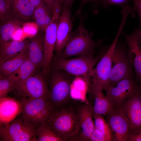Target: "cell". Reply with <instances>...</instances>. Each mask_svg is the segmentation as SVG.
Returning <instances> with one entry per match:
<instances>
[{"instance_id":"29","label":"cell","mask_w":141,"mask_h":141,"mask_svg":"<svg viewBox=\"0 0 141 141\" xmlns=\"http://www.w3.org/2000/svg\"><path fill=\"white\" fill-rule=\"evenodd\" d=\"M11 17L10 0H0V20Z\"/></svg>"},{"instance_id":"9","label":"cell","mask_w":141,"mask_h":141,"mask_svg":"<svg viewBox=\"0 0 141 141\" xmlns=\"http://www.w3.org/2000/svg\"><path fill=\"white\" fill-rule=\"evenodd\" d=\"M121 31V30H119L113 43L96 67L91 71L89 74L91 83L100 87L106 92L110 85L109 78L112 56Z\"/></svg>"},{"instance_id":"14","label":"cell","mask_w":141,"mask_h":141,"mask_svg":"<svg viewBox=\"0 0 141 141\" xmlns=\"http://www.w3.org/2000/svg\"><path fill=\"white\" fill-rule=\"evenodd\" d=\"M130 69L127 59L123 49L116 44L111 58L109 78L110 85L129 77Z\"/></svg>"},{"instance_id":"34","label":"cell","mask_w":141,"mask_h":141,"mask_svg":"<svg viewBox=\"0 0 141 141\" xmlns=\"http://www.w3.org/2000/svg\"><path fill=\"white\" fill-rule=\"evenodd\" d=\"M134 3V10L138 12L141 22V0H133Z\"/></svg>"},{"instance_id":"39","label":"cell","mask_w":141,"mask_h":141,"mask_svg":"<svg viewBox=\"0 0 141 141\" xmlns=\"http://www.w3.org/2000/svg\"><path fill=\"white\" fill-rule=\"evenodd\" d=\"M139 93L140 95V97L141 98V90L140 91L139 90Z\"/></svg>"},{"instance_id":"3","label":"cell","mask_w":141,"mask_h":141,"mask_svg":"<svg viewBox=\"0 0 141 141\" xmlns=\"http://www.w3.org/2000/svg\"><path fill=\"white\" fill-rule=\"evenodd\" d=\"M93 54L68 59L54 56L51 68L59 69L74 76L82 77L87 84L91 82L89 74L97 61Z\"/></svg>"},{"instance_id":"11","label":"cell","mask_w":141,"mask_h":141,"mask_svg":"<svg viewBox=\"0 0 141 141\" xmlns=\"http://www.w3.org/2000/svg\"><path fill=\"white\" fill-rule=\"evenodd\" d=\"M135 82L130 77L110 85L106 96L116 107H119L131 95L138 90Z\"/></svg>"},{"instance_id":"24","label":"cell","mask_w":141,"mask_h":141,"mask_svg":"<svg viewBox=\"0 0 141 141\" xmlns=\"http://www.w3.org/2000/svg\"><path fill=\"white\" fill-rule=\"evenodd\" d=\"M36 136V141H65L46 122L37 126Z\"/></svg>"},{"instance_id":"2","label":"cell","mask_w":141,"mask_h":141,"mask_svg":"<svg viewBox=\"0 0 141 141\" xmlns=\"http://www.w3.org/2000/svg\"><path fill=\"white\" fill-rule=\"evenodd\" d=\"M51 69L48 81L50 100L58 108L68 104L70 101V86L74 76L61 69Z\"/></svg>"},{"instance_id":"13","label":"cell","mask_w":141,"mask_h":141,"mask_svg":"<svg viewBox=\"0 0 141 141\" xmlns=\"http://www.w3.org/2000/svg\"><path fill=\"white\" fill-rule=\"evenodd\" d=\"M130 123V132L141 128V98L139 90L130 96L119 107Z\"/></svg>"},{"instance_id":"30","label":"cell","mask_w":141,"mask_h":141,"mask_svg":"<svg viewBox=\"0 0 141 141\" xmlns=\"http://www.w3.org/2000/svg\"><path fill=\"white\" fill-rule=\"evenodd\" d=\"M112 138L95 128L89 138V141H111Z\"/></svg>"},{"instance_id":"7","label":"cell","mask_w":141,"mask_h":141,"mask_svg":"<svg viewBox=\"0 0 141 141\" xmlns=\"http://www.w3.org/2000/svg\"><path fill=\"white\" fill-rule=\"evenodd\" d=\"M62 3L61 0L56 2L53 9L51 21L45 31L44 58L42 66V72L46 76L49 74L54 56L56 41L57 26L62 10Z\"/></svg>"},{"instance_id":"6","label":"cell","mask_w":141,"mask_h":141,"mask_svg":"<svg viewBox=\"0 0 141 141\" xmlns=\"http://www.w3.org/2000/svg\"><path fill=\"white\" fill-rule=\"evenodd\" d=\"M37 127L26 122L20 116L7 125L0 124V141H36Z\"/></svg>"},{"instance_id":"21","label":"cell","mask_w":141,"mask_h":141,"mask_svg":"<svg viewBox=\"0 0 141 141\" xmlns=\"http://www.w3.org/2000/svg\"><path fill=\"white\" fill-rule=\"evenodd\" d=\"M28 56V50L26 49L0 63V76L13 74L20 67Z\"/></svg>"},{"instance_id":"28","label":"cell","mask_w":141,"mask_h":141,"mask_svg":"<svg viewBox=\"0 0 141 141\" xmlns=\"http://www.w3.org/2000/svg\"><path fill=\"white\" fill-rule=\"evenodd\" d=\"M52 15V14L49 13L43 15L34 20L41 31L45 32L46 28L51 21Z\"/></svg>"},{"instance_id":"15","label":"cell","mask_w":141,"mask_h":141,"mask_svg":"<svg viewBox=\"0 0 141 141\" xmlns=\"http://www.w3.org/2000/svg\"><path fill=\"white\" fill-rule=\"evenodd\" d=\"M72 28L70 8L63 6L57 26L56 55L60 54L66 46L71 34Z\"/></svg>"},{"instance_id":"25","label":"cell","mask_w":141,"mask_h":141,"mask_svg":"<svg viewBox=\"0 0 141 141\" xmlns=\"http://www.w3.org/2000/svg\"><path fill=\"white\" fill-rule=\"evenodd\" d=\"M37 70L36 66L28 57L19 68L13 73L15 77L16 83L24 81L33 76Z\"/></svg>"},{"instance_id":"36","label":"cell","mask_w":141,"mask_h":141,"mask_svg":"<svg viewBox=\"0 0 141 141\" xmlns=\"http://www.w3.org/2000/svg\"><path fill=\"white\" fill-rule=\"evenodd\" d=\"M97 0H81V5H80V7L79 8L77 12V13L78 14H80V13H81V8L83 5L87 3V2H89L91 1H96Z\"/></svg>"},{"instance_id":"33","label":"cell","mask_w":141,"mask_h":141,"mask_svg":"<svg viewBox=\"0 0 141 141\" xmlns=\"http://www.w3.org/2000/svg\"><path fill=\"white\" fill-rule=\"evenodd\" d=\"M46 4L49 10L52 13L55 5L57 0H42Z\"/></svg>"},{"instance_id":"38","label":"cell","mask_w":141,"mask_h":141,"mask_svg":"<svg viewBox=\"0 0 141 141\" xmlns=\"http://www.w3.org/2000/svg\"><path fill=\"white\" fill-rule=\"evenodd\" d=\"M138 35L140 43L141 46V31L136 30Z\"/></svg>"},{"instance_id":"22","label":"cell","mask_w":141,"mask_h":141,"mask_svg":"<svg viewBox=\"0 0 141 141\" xmlns=\"http://www.w3.org/2000/svg\"><path fill=\"white\" fill-rule=\"evenodd\" d=\"M0 47L9 41L15 31L24 24L22 21L13 17L0 20Z\"/></svg>"},{"instance_id":"4","label":"cell","mask_w":141,"mask_h":141,"mask_svg":"<svg viewBox=\"0 0 141 141\" xmlns=\"http://www.w3.org/2000/svg\"><path fill=\"white\" fill-rule=\"evenodd\" d=\"M83 22L81 21L76 30L72 33L68 43L60 54L55 56L67 58L74 56L93 54L95 43Z\"/></svg>"},{"instance_id":"18","label":"cell","mask_w":141,"mask_h":141,"mask_svg":"<svg viewBox=\"0 0 141 141\" xmlns=\"http://www.w3.org/2000/svg\"><path fill=\"white\" fill-rule=\"evenodd\" d=\"M124 36L128 46V59L141 81V46L137 30Z\"/></svg>"},{"instance_id":"26","label":"cell","mask_w":141,"mask_h":141,"mask_svg":"<svg viewBox=\"0 0 141 141\" xmlns=\"http://www.w3.org/2000/svg\"><path fill=\"white\" fill-rule=\"evenodd\" d=\"M0 77V98H1L7 97L9 92L14 91L16 80L13 74Z\"/></svg>"},{"instance_id":"8","label":"cell","mask_w":141,"mask_h":141,"mask_svg":"<svg viewBox=\"0 0 141 141\" xmlns=\"http://www.w3.org/2000/svg\"><path fill=\"white\" fill-rule=\"evenodd\" d=\"M47 79L42 72L38 73L24 81L16 83L14 91L17 95L22 97L50 100V91Z\"/></svg>"},{"instance_id":"23","label":"cell","mask_w":141,"mask_h":141,"mask_svg":"<svg viewBox=\"0 0 141 141\" xmlns=\"http://www.w3.org/2000/svg\"><path fill=\"white\" fill-rule=\"evenodd\" d=\"M30 41H9L0 47V63L16 55L23 50L28 49Z\"/></svg>"},{"instance_id":"1","label":"cell","mask_w":141,"mask_h":141,"mask_svg":"<svg viewBox=\"0 0 141 141\" xmlns=\"http://www.w3.org/2000/svg\"><path fill=\"white\" fill-rule=\"evenodd\" d=\"M68 105L55 108L46 122L65 141L73 140L80 130L75 109Z\"/></svg>"},{"instance_id":"19","label":"cell","mask_w":141,"mask_h":141,"mask_svg":"<svg viewBox=\"0 0 141 141\" xmlns=\"http://www.w3.org/2000/svg\"><path fill=\"white\" fill-rule=\"evenodd\" d=\"M11 17L24 23L32 17L36 7L25 0H10Z\"/></svg>"},{"instance_id":"32","label":"cell","mask_w":141,"mask_h":141,"mask_svg":"<svg viewBox=\"0 0 141 141\" xmlns=\"http://www.w3.org/2000/svg\"><path fill=\"white\" fill-rule=\"evenodd\" d=\"M130 0H102L103 6L107 8L108 6L113 4H118L122 6L127 4V2Z\"/></svg>"},{"instance_id":"16","label":"cell","mask_w":141,"mask_h":141,"mask_svg":"<svg viewBox=\"0 0 141 141\" xmlns=\"http://www.w3.org/2000/svg\"><path fill=\"white\" fill-rule=\"evenodd\" d=\"M87 88L90 98L89 101L92 104L93 113L106 115L117 107L104 95L103 90L100 87L91 82Z\"/></svg>"},{"instance_id":"31","label":"cell","mask_w":141,"mask_h":141,"mask_svg":"<svg viewBox=\"0 0 141 141\" xmlns=\"http://www.w3.org/2000/svg\"><path fill=\"white\" fill-rule=\"evenodd\" d=\"M127 141H141V128L130 132Z\"/></svg>"},{"instance_id":"35","label":"cell","mask_w":141,"mask_h":141,"mask_svg":"<svg viewBox=\"0 0 141 141\" xmlns=\"http://www.w3.org/2000/svg\"><path fill=\"white\" fill-rule=\"evenodd\" d=\"M29 2L35 7H36L43 1L42 0H25Z\"/></svg>"},{"instance_id":"5","label":"cell","mask_w":141,"mask_h":141,"mask_svg":"<svg viewBox=\"0 0 141 141\" xmlns=\"http://www.w3.org/2000/svg\"><path fill=\"white\" fill-rule=\"evenodd\" d=\"M21 118L26 122L38 126L46 122L55 107L50 100L22 97Z\"/></svg>"},{"instance_id":"27","label":"cell","mask_w":141,"mask_h":141,"mask_svg":"<svg viewBox=\"0 0 141 141\" xmlns=\"http://www.w3.org/2000/svg\"><path fill=\"white\" fill-rule=\"evenodd\" d=\"M95 128L112 138V134L109 126L103 115L93 112Z\"/></svg>"},{"instance_id":"10","label":"cell","mask_w":141,"mask_h":141,"mask_svg":"<svg viewBox=\"0 0 141 141\" xmlns=\"http://www.w3.org/2000/svg\"><path fill=\"white\" fill-rule=\"evenodd\" d=\"M105 116L111 130L112 140L127 141L130 132V123L120 108H116Z\"/></svg>"},{"instance_id":"12","label":"cell","mask_w":141,"mask_h":141,"mask_svg":"<svg viewBox=\"0 0 141 141\" xmlns=\"http://www.w3.org/2000/svg\"><path fill=\"white\" fill-rule=\"evenodd\" d=\"M80 130L73 140L89 141L95 127L93 118V106L90 101L80 105L75 109Z\"/></svg>"},{"instance_id":"20","label":"cell","mask_w":141,"mask_h":141,"mask_svg":"<svg viewBox=\"0 0 141 141\" xmlns=\"http://www.w3.org/2000/svg\"><path fill=\"white\" fill-rule=\"evenodd\" d=\"M44 37L38 34L32 38L29 44L28 56L37 69L42 67L44 58Z\"/></svg>"},{"instance_id":"17","label":"cell","mask_w":141,"mask_h":141,"mask_svg":"<svg viewBox=\"0 0 141 141\" xmlns=\"http://www.w3.org/2000/svg\"><path fill=\"white\" fill-rule=\"evenodd\" d=\"M22 102L7 97L0 98V124L6 125L21 114Z\"/></svg>"},{"instance_id":"37","label":"cell","mask_w":141,"mask_h":141,"mask_svg":"<svg viewBox=\"0 0 141 141\" xmlns=\"http://www.w3.org/2000/svg\"><path fill=\"white\" fill-rule=\"evenodd\" d=\"M63 6L70 8L74 0H62Z\"/></svg>"}]
</instances>
